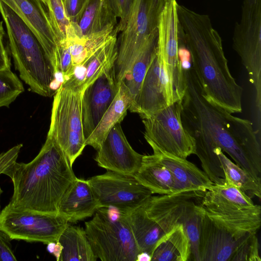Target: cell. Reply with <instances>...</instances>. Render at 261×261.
<instances>
[{
	"mask_svg": "<svg viewBox=\"0 0 261 261\" xmlns=\"http://www.w3.org/2000/svg\"><path fill=\"white\" fill-rule=\"evenodd\" d=\"M184 71L186 89L181 118L185 128L191 135H199L213 142L236 164L261 180L260 137L252 122L207 100L192 66Z\"/></svg>",
	"mask_w": 261,
	"mask_h": 261,
	"instance_id": "6da1fadb",
	"label": "cell"
},
{
	"mask_svg": "<svg viewBox=\"0 0 261 261\" xmlns=\"http://www.w3.org/2000/svg\"><path fill=\"white\" fill-rule=\"evenodd\" d=\"M177 11L180 35L205 97L231 113L241 112L243 88L230 72L221 37L209 16L178 4Z\"/></svg>",
	"mask_w": 261,
	"mask_h": 261,
	"instance_id": "7a4b0ae2",
	"label": "cell"
},
{
	"mask_svg": "<svg viewBox=\"0 0 261 261\" xmlns=\"http://www.w3.org/2000/svg\"><path fill=\"white\" fill-rule=\"evenodd\" d=\"M66 154L47 134L38 154L28 163L13 164L5 175L13 182L8 205L22 210L58 214L60 202L76 179Z\"/></svg>",
	"mask_w": 261,
	"mask_h": 261,
	"instance_id": "3957f363",
	"label": "cell"
},
{
	"mask_svg": "<svg viewBox=\"0 0 261 261\" xmlns=\"http://www.w3.org/2000/svg\"><path fill=\"white\" fill-rule=\"evenodd\" d=\"M0 13L21 79L33 92L45 97L54 95L51 85L55 80L54 70L39 40L22 19L1 1Z\"/></svg>",
	"mask_w": 261,
	"mask_h": 261,
	"instance_id": "277c9868",
	"label": "cell"
},
{
	"mask_svg": "<svg viewBox=\"0 0 261 261\" xmlns=\"http://www.w3.org/2000/svg\"><path fill=\"white\" fill-rule=\"evenodd\" d=\"M85 231L91 248L102 261H137L139 251L126 214L100 207L85 222Z\"/></svg>",
	"mask_w": 261,
	"mask_h": 261,
	"instance_id": "5b68a950",
	"label": "cell"
},
{
	"mask_svg": "<svg viewBox=\"0 0 261 261\" xmlns=\"http://www.w3.org/2000/svg\"><path fill=\"white\" fill-rule=\"evenodd\" d=\"M167 0H134L126 25L118 41V54L114 65L119 83L150 37L158 31L160 14Z\"/></svg>",
	"mask_w": 261,
	"mask_h": 261,
	"instance_id": "8992f818",
	"label": "cell"
},
{
	"mask_svg": "<svg viewBox=\"0 0 261 261\" xmlns=\"http://www.w3.org/2000/svg\"><path fill=\"white\" fill-rule=\"evenodd\" d=\"M83 92L60 86L54 94L48 132L72 166L86 145L82 118Z\"/></svg>",
	"mask_w": 261,
	"mask_h": 261,
	"instance_id": "52a82bcc",
	"label": "cell"
},
{
	"mask_svg": "<svg viewBox=\"0 0 261 261\" xmlns=\"http://www.w3.org/2000/svg\"><path fill=\"white\" fill-rule=\"evenodd\" d=\"M233 48L241 58L255 92L256 113L261 112V0H244L241 18L232 37Z\"/></svg>",
	"mask_w": 261,
	"mask_h": 261,
	"instance_id": "ba28073f",
	"label": "cell"
},
{
	"mask_svg": "<svg viewBox=\"0 0 261 261\" xmlns=\"http://www.w3.org/2000/svg\"><path fill=\"white\" fill-rule=\"evenodd\" d=\"M181 100L142 119L144 138L152 148L187 159L195 154L194 138L183 125L181 118Z\"/></svg>",
	"mask_w": 261,
	"mask_h": 261,
	"instance_id": "9c48e42d",
	"label": "cell"
},
{
	"mask_svg": "<svg viewBox=\"0 0 261 261\" xmlns=\"http://www.w3.org/2000/svg\"><path fill=\"white\" fill-rule=\"evenodd\" d=\"M176 0H167L158 23L156 50L163 61L171 103L182 99L186 89L178 55L180 24Z\"/></svg>",
	"mask_w": 261,
	"mask_h": 261,
	"instance_id": "30bf717a",
	"label": "cell"
},
{
	"mask_svg": "<svg viewBox=\"0 0 261 261\" xmlns=\"http://www.w3.org/2000/svg\"><path fill=\"white\" fill-rule=\"evenodd\" d=\"M68 224L59 214L22 210L8 204L0 213V230L10 240L57 242Z\"/></svg>",
	"mask_w": 261,
	"mask_h": 261,
	"instance_id": "8fae6325",
	"label": "cell"
},
{
	"mask_svg": "<svg viewBox=\"0 0 261 261\" xmlns=\"http://www.w3.org/2000/svg\"><path fill=\"white\" fill-rule=\"evenodd\" d=\"M100 207L125 214L142 206L152 192L134 176L107 171L87 179Z\"/></svg>",
	"mask_w": 261,
	"mask_h": 261,
	"instance_id": "7c38bea8",
	"label": "cell"
},
{
	"mask_svg": "<svg viewBox=\"0 0 261 261\" xmlns=\"http://www.w3.org/2000/svg\"><path fill=\"white\" fill-rule=\"evenodd\" d=\"M119 87L114 65L103 72L84 90L82 118L85 140L95 129L113 102Z\"/></svg>",
	"mask_w": 261,
	"mask_h": 261,
	"instance_id": "4fadbf2b",
	"label": "cell"
},
{
	"mask_svg": "<svg viewBox=\"0 0 261 261\" xmlns=\"http://www.w3.org/2000/svg\"><path fill=\"white\" fill-rule=\"evenodd\" d=\"M97 151L95 160L99 167L134 176L141 166L143 156L132 147L120 122L113 126Z\"/></svg>",
	"mask_w": 261,
	"mask_h": 261,
	"instance_id": "5bb4252c",
	"label": "cell"
},
{
	"mask_svg": "<svg viewBox=\"0 0 261 261\" xmlns=\"http://www.w3.org/2000/svg\"><path fill=\"white\" fill-rule=\"evenodd\" d=\"M171 104L163 61L156 50L129 109L143 119Z\"/></svg>",
	"mask_w": 261,
	"mask_h": 261,
	"instance_id": "9a60e30c",
	"label": "cell"
},
{
	"mask_svg": "<svg viewBox=\"0 0 261 261\" xmlns=\"http://www.w3.org/2000/svg\"><path fill=\"white\" fill-rule=\"evenodd\" d=\"M0 1L11 9L29 28L50 61L57 41L46 11L40 1Z\"/></svg>",
	"mask_w": 261,
	"mask_h": 261,
	"instance_id": "2e32d148",
	"label": "cell"
},
{
	"mask_svg": "<svg viewBox=\"0 0 261 261\" xmlns=\"http://www.w3.org/2000/svg\"><path fill=\"white\" fill-rule=\"evenodd\" d=\"M250 234L235 237L215 223L204 211L199 243L200 261H230L238 246Z\"/></svg>",
	"mask_w": 261,
	"mask_h": 261,
	"instance_id": "e0dca14e",
	"label": "cell"
},
{
	"mask_svg": "<svg viewBox=\"0 0 261 261\" xmlns=\"http://www.w3.org/2000/svg\"><path fill=\"white\" fill-rule=\"evenodd\" d=\"M202 207L210 219L235 237L241 238L255 233L260 227L261 207L259 205L255 204L250 208Z\"/></svg>",
	"mask_w": 261,
	"mask_h": 261,
	"instance_id": "ac0fdd59",
	"label": "cell"
},
{
	"mask_svg": "<svg viewBox=\"0 0 261 261\" xmlns=\"http://www.w3.org/2000/svg\"><path fill=\"white\" fill-rule=\"evenodd\" d=\"M118 54L117 37L105 45L83 64L76 66L60 86L83 92L103 72L115 65Z\"/></svg>",
	"mask_w": 261,
	"mask_h": 261,
	"instance_id": "d6986e66",
	"label": "cell"
},
{
	"mask_svg": "<svg viewBox=\"0 0 261 261\" xmlns=\"http://www.w3.org/2000/svg\"><path fill=\"white\" fill-rule=\"evenodd\" d=\"M156 159L171 172L175 182V192L198 191L205 192L213 185L203 172L186 159L158 148H152Z\"/></svg>",
	"mask_w": 261,
	"mask_h": 261,
	"instance_id": "ffe728a7",
	"label": "cell"
},
{
	"mask_svg": "<svg viewBox=\"0 0 261 261\" xmlns=\"http://www.w3.org/2000/svg\"><path fill=\"white\" fill-rule=\"evenodd\" d=\"M99 208L87 180L76 177L64 195L58 214L68 222H75L93 216Z\"/></svg>",
	"mask_w": 261,
	"mask_h": 261,
	"instance_id": "44dd1931",
	"label": "cell"
},
{
	"mask_svg": "<svg viewBox=\"0 0 261 261\" xmlns=\"http://www.w3.org/2000/svg\"><path fill=\"white\" fill-rule=\"evenodd\" d=\"M113 102L104 114L97 126L86 140V145L97 150L109 131L116 123L120 122L126 115L132 100L130 93L122 82Z\"/></svg>",
	"mask_w": 261,
	"mask_h": 261,
	"instance_id": "7402d4cb",
	"label": "cell"
},
{
	"mask_svg": "<svg viewBox=\"0 0 261 261\" xmlns=\"http://www.w3.org/2000/svg\"><path fill=\"white\" fill-rule=\"evenodd\" d=\"M134 176L152 194L175 193V182L171 172L153 154L143 155L141 166Z\"/></svg>",
	"mask_w": 261,
	"mask_h": 261,
	"instance_id": "603a6c76",
	"label": "cell"
},
{
	"mask_svg": "<svg viewBox=\"0 0 261 261\" xmlns=\"http://www.w3.org/2000/svg\"><path fill=\"white\" fill-rule=\"evenodd\" d=\"M190 254L188 238L182 224H179L158 242L151 261H188Z\"/></svg>",
	"mask_w": 261,
	"mask_h": 261,
	"instance_id": "cb8c5ba5",
	"label": "cell"
},
{
	"mask_svg": "<svg viewBox=\"0 0 261 261\" xmlns=\"http://www.w3.org/2000/svg\"><path fill=\"white\" fill-rule=\"evenodd\" d=\"M58 242L62 247L58 261H96L95 256L85 230L69 224Z\"/></svg>",
	"mask_w": 261,
	"mask_h": 261,
	"instance_id": "d4e9b609",
	"label": "cell"
},
{
	"mask_svg": "<svg viewBox=\"0 0 261 261\" xmlns=\"http://www.w3.org/2000/svg\"><path fill=\"white\" fill-rule=\"evenodd\" d=\"M83 35L99 32L113 24L117 17L109 0H89L77 22Z\"/></svg>",
	"mask_w": 261,
	"mask_h": 261,
	"instance_id": "484cf974",
	"label": "cell"
},
{
	"mask_svg": "<svg viewBox=\"0 0 261 261\" xmlns=\"http://www.w3.org/2000/svg\"><path fill=\"white\" fill-rule=\"evenodd\" d=\"M201 205L206 207L250 208L255 204L252 198L239 189L226 184L223 185H212L204 193Z\"/></svg>",
	"mask_w": 261,
	"mask_h": 261,
	"instance_id": "4316f807",
	"label": "cell"
},
{
	"mask_svg": "<svg viewBox=\"0 0 261 261\" xmlns=\"http://www.w3.org/2000/svg\"><path fill=\"white\" fill-rule=\"evenodd\" d=\"M221 163L226 184L233 186L251 198L261 197V180L253 177L246 170L232 162L216 146L214 148Z\"/></svg>",
	"mask_w": 261,
	"mask_h": 261,
	"instance_id": "83f0119b",
	"label": "cell"
},
{
	"mask_svg": "<svg viewBox=\"0 0 261 261\" xmlns=\"http://www.w3.org/2000/svg\"><path fill=\"white\" fill-rule=\"evenodd\" d=\"M157 39L158 31L150 37L125 77L120 82L128 89L132 102L140 91L146 73L156 54Z\"/></svg>",
	"mask_w": 261,
	"mask_h": 261,
	"instance_id": "f1b7e54d",
	"label": "cell"
},
{
	"mask_svg": "<svg viewBox=\"0 0 261 261\" xmlns=\"http://www.w3.org/2000/svg\"><path fill=\"white\" fill-rule=\"evenodd\" d=\"M191 136L195 142V154L201 162L203 172L213 185L226 184L225 175L221 163L214 150L217 145L212 141L200 135L194 134Z\"/></svg>",
	"mask_w": 261,
	"mask_h": 261,
	"instance_id": "f546056e",
	"label": "cell"
},
{
	"mask_svg": "<svg viewBox=\"0 0 261 261\" xmlns=\"http://www.w3.org/2000/svg\"><path fill=\"white\" fill-rule=\"evenodd\" d=\"M40 1L46 11L57 43L64 40L71 20L63 0Z\"/></svg>",
	"mask_w": 261,
	"mask_h": 261,
	"instance_id": "4dcf8cb0",
	"label": "cell"
},
{
	"mask_svg": "<svg viewBox=\"0 0 261 261\" xmlns=\"http://www.w3.org/2000/svg\"><path fill=\"white\" fill-rule=\"evenodd\" d=\"M204 210L200 203L188 214L182 224L190 242L191 249L190 260L200 261L199 243L201 219Z\"/></svg>",
	"mask_w": 261,
	"mask_h": 261,
	"instance_id": "1f68e13d",
	"label": "cell"
},
{
	"mask_svg": "<svg viewBox=\"0 0 261 261\" xmlns=\"http://www.w3.org/2000/svg\"><path fill=\"white\" fill-rule=\"evenodd\" d=\"M23 91L22 83L10 69L0 70V108L8 107Z\"/></svg>",
	"mask_w": 261,
	"mask_h": 261,
	"instance_id": "d6a6232c",
	"label": "cell"
},
{
	"mask_svg": "<svg viewBox=\"0 0 261 261\" xmlns=\"http://www.w3.org/2000/svg\"><path fill=\"white\" fill-rule=\"evenodd\" d=\"M256 233L249 235L237 247L230 261H260Z\"/></svg>",
	"mask_w": 261,
	"mask_h": 261,
	"instance_id": "836d02e7",
	"label": "cell"
},
{
	"mask_svg": "<svg viewBox=\"0 0 261 261\" xmlns=\"http://www.w3.org/2000/svg\"><path fill=\"white\" fill-rule=\"evenodd\" d=\"M109 1L115 14L120 19L119 22L115 29L117 33L122 32L126 25L129 11L134 0Z\"/></svg>",
	"mask_w": 261,
	"mask_h": 261,
	"instance_id": "e575fe53",
	"label": "cell"
},
{
	"mask_svg": "<svg viewBox=\"0 0 261 261\" xmlns=\"http://www.w3.org/2000/svg\"><path fill=\"white\" fill-rule=\"evenodd\" d=\"M22 144H17L0 154V175L5 174L10 167L16 162Z\"/></svg>",
	"mask_w": 261,
	"mask_h": 261,
	"instance_id": "d590c367",
	"label": "cell"
},
{
	"mask_svg": "<svg viewBox=\"0 0 261 261\" xmlns=\"http://www.w3.org/2000/svg\"><path fill=\"white\" fill-rule=\"evenodd\" d=\"M86 5L87 0H66L65 8L70 20L77 22Z\"/></svg>",
	"mask_w": 261,
	"mask_h": 261,
	"instance_id": "8d00e7d4",
	"label": "cell"
},
{
	"mask_svg": "<svg viewBox=\"0 0 261 261\" xmlns=\"http://www.w3.org/2000/svg\"><path fill=\"white\" fill-rule=\"evenodd\" d=\"M9 237L0 230V261H16Z\"/></svg>",
	"mask_w": 261,
	"mask_h": 261,
	"instance_id": "74e56055",
	"label": "cell"
},
{
	"mask_svg": "<svg viewBox=\"0 0 261 261\" xmlns=\"http://www.w3.org/2000/svg\"><path fill=\"white\" fill-rule=\"evenodd\" d=\"M3 22L0 21V70L10 69V61L3 42L5 31Z\"/></svg>",
	"mask_w": 261,
	"mask_h": 261,
	"instance_id": "f35d334b",
	"label": "cell"
},
{
	"mask_svg": "<svg viewBox=\"0 0 261 261\" xmlns=\"http://www.w3.org/2000/svg\"><path fill=\"white\" fill-rule=\"evenodd\" d=\"M48 251L53 254L58 261L61 255L62 247L59 242H50L47 244Z\"/></svg>",
	"mask_w": 261,
	"mask_h": 261,
	"instance_id": "ab89813d",
	"label": "cell"
},
{
	"mask_svg": "<svg viewBox=\"0 0 261 261\" xmlns=\"http://www.w3.org/2000/svg\"><path fill=\"white\" fill-rule=\"evenodd\" d=\"M151 260V256L145 253H141L138 254L137 261Z\"/></svg>",
	"mask_w": 261,
	"mask_h": 261,
	"instance_id": "60d3db41",
	"label": "cell"
},
{
	"mask_svg": "<svg viewBox=\"0 0 261 261\" xmlns=\"http://www.w3.org/2000/svg\"><path fill=\"white\" fill-rule=\"evenodd\" d=\"M3 191V190L2 189V188L0 187V198H1V194H2ZM0 210H1V205H0Z\"/></svg>",
	"mask_w": 261,
	"mask_h": 261,
	"instance_id": "b9f144b4",
	"label": "cell"
},
{
	"mask_svg": "<svg viewBox=\"0 0 261 261\" xmlns=\"http://www.w3.org/2000/svg\"><path fill=\"white\" fill-rule=\"evenodd\" d=\"M63 1L64 3V5L65 6V3H66V0H63Z\"/></svg>",
	"mask_w": 261,
	"mask_h": 261,
	"instance_id": "7bdbcfd3",
	"label": "cell"
},
{
	"mask_svg": "<svg viewBox=\"0 0 261 261\" xmlns=\"http://www.w3.org/2000/svg\"><path fill=\"white\" fill-rule=\"evenodd\" d=\"M89 0H87V4Z\"/></svg>",
	"mask_w": 261,
	"mask_h": 261,
	"instance_id": "ee69618b",
	"label": "cell"
}]
</instances>
